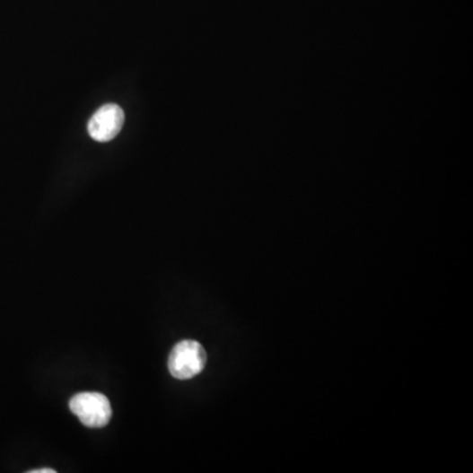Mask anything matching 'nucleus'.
I'll list each match as a JSON object with an SVG mask.
<instances>
[{"instance_id": "nucleus-2", "label": "nucleus", "mask_w": 473, "mask_h": 473, "mask_svg": "<svg viewBox=\"0 0 473 473\" xmlns=\"http://www.w3.org/2000/svg\"><path fill=\"white\" fill-rule=\"evenodd\" d=\"M206 354L197 341H182L175 345L169 356V371L175 379L187 381L199 375L206 367Z\"/></svg>"}, {"instance_id": "nucleus-1", "label": "nucleus", "mask_w": 473, "mask_h": 473, "mask_svg": "<svg viewBox=\"0 0 473 473\" xmlns=\"http://www.w3.org/2000/svg\"><path fill=\"white\" fill-rule=\"evenodd\" d=\"M70 410L87 427L107 426L112 417L110 402L103 393L82 392L70 400Z\"/></svg>"}, {"instance_id": "nucleus-3", "label": "nucleus", "mask_w": 473, "mask_h": 473, "mask_svg": "<svg viewBox=\"0 0 473 473\" xmlns=\"http://www.w3.org/2000/svg\"><path fill=\"white\" fill-rule=\"evenodd\" d=\"M124 124V112L116 104H107L93 113L89 123L90 136L99 143L113 140Z\"/></svg>"}, {"instance_id": "nucleus-4", "label": "nucleus", "mask_w": 473, "mask_h": 473, "mask_svg": "<svg viewBox=\"0 0 473 473\" xmlns=\"http://www.w3.org/2000/svg\"><path fill=\"white\" fill-rule=\"evenodd\" d=\"M56 469H33L30 473H56Z\"/></svg>"}]
</instances>
